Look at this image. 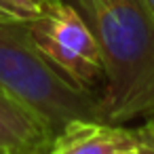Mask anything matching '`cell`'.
Returning a JSON list of instances; mask_svg holds the SVG:
<instances>
[{
  "label": "cell",
  "instance_id": "obj_1",
  "mask_svg": "<svg viewBox=\"0 0 154 154\" xmlns=\"http://www.w3.org/2000/svg\"><path fill=\"white\" fill-rule=\"evenodd\" d=\"M101 49L103 120L154 118V13L146 0H97L82 13Z\"/></svg>",
  "mask_w": 154,
  "mask_h": 154
},
{
  "label": "cell",
  "instance_id": "obj_2",
  "mask_svg": "<svg viewBox=\"0 0 154 154\" xmlns=\"http://www.w3.org/2000/svg\"><path fill=\"white\" fill-rule=\"evenodd\" d=\"M0 91L36 112L55 133L74 120H103L99 95L68 80L36 49L28 23L0 21Z\"/></svg>",
  "mask_w": 154,
  "mask_h": 154
},
{
  "label": "cell",
  "instance_id": "obj_3",
  "mask_svg": "<svg viewBox=\"0 0 154 154\" xmlns=\"http://www.w3.org/2000/svg\"><path fill=\"white\" fill-rule=\"evenodd\" d=\"M36 49L76 87L95 93L103 85V61L95 32L82 13L66 2L51 5L38 19L28 21Z\"/></svg>",
  "mask_w": 154,
  "mask_h": 154
},
{
  "label": "cell",
  "instance_id": "obj_4",
  "mask_svg": "<svg viewBox=\"0 0 154 154\" xmlns=\"http://www.w3.org/2000/svg\"><path fill=\"white\" fill-rule=\"evenodd\" d=\"M135 146V129L103 120H74L55 133L47 154H120Z\"/></svg>",
  "mask_w": 154,
  "mask_h": 154
},
{
  "label": "cell",
  "instance_id": "obj_5",
  "mask_svg": "<svg viewBox=\"0 0 154 154\" xmlns=\"http://www.w3.org/2000/svg\"><path fill=\"white\" fill-rule=\"evenodd\" d=\"M55 131L28 106L0 91V150L7 154H47Z\"/></svg>",
  "mask_w": 154,
  "mask_h": 154
},
{
  "label": "cell",
  "instance_id": "obj_6",
  "mask_svg": "<svg viewBox=\"0 0 154 154\" xmlns=\"http://www.w3.org/2000/svg\"><path fill=\"white\" fill-rule=\"evenodd\" d=\"M49 7L38 0H0V21L28 23L38 19Z\"/></svg>",
  "mask_w": 154,
  "mask_h": 154
},
{
  "label": "cell",
  "instance_id": "obj_7",
  "mask_svg": "<svg viewBox=\"0 0 154 154\" xmlns=\"http://www.w3.org/2000/svg\"><path fill=\"white\" fill-rule=\"evenodd\" d=\"M137 131V152L139 154H154V131L148 125H141Z\"/></svg>",
  "mask_w": 154,
  "mask_h": 154
},
{
  "label": "cell",
  "instance_id": "obj_8",
  "mask_svg": "<svg viewBox=\"0 0 154 154\" xmlns=\"http://www.w3.org/2000/svg\"><path fill=\"white\" fill-rule=\"evenodd\" d=\"M95 2H97V0H74V7H76L80 13H85V11H89Z\"/></svg>",
  "mask_w": 154,
  "mask_h": 154
},
{
  "label": "cell",
  "instance_id": "obj_9",
  "mask_svg": "<svg viewBox=\"0 0 154 154\" xmlns=\"http://www.w3.org/2000/svg\"><path fill=\"white\" fill-rule=\"evenodd\" d=\"M120 154H139V152H137V146H135V148H129V150H125Z\"/></svg>",
  "mask_w": 154,
  "mask_h": 154
},
{
  "label": "cell",
  "instance_id": "obj_10",
  "mask_svg": "<svg viewBox=\"0 0 154 154\" xmlns=\"http://www.w3.org/2000/svg\"><path fill=\"white\" fill-rule=\"evenodd\" d=\"M38 2H42V5H47V7H51V5L59 2V0H38Z\"/></svg>",
  "mask_w": 154,
  "mask_h": 154
},
{
  "label": "cell",
  "instance_id": "obj_11",
  "mask_svg": "<svg viewBox=\"0 0 154 154\" xmlns=\"http://www.w3.org/2000/svg\"><path fill=\"white\" fill-rule=\"evenodd\" d=\"M146 5H148V7L152 9V13H154V0H146Z\"/></svg>",
  "mask_w": 154,
  "mask_h": 154
},
{
  "label": "cell",
  "instance_id": "obj_12",
  "mask_svg": "<svg viewBox=\"0 0 154 154\" xmlns=\"http://www.w3.org/2000/svg\"><path fill=\"white\" fill-rule=\"evenodd\" d=\"M146 125H148V127H150V129H152V131H154V118H150V120H148V122H146Z\"/></svg>",
  "mask_w": 154,
  "mask_h": 154
},
{
  "label": "cell",
  "instance_id": "obj_13",
  "mask_svg": "<svg viewBox=\"0 0 154 154\" xmlns=\"http://www.w3.org/2000/svg\"><path fill=\"white\" fill-rule=\"evenodd\" d=\"M0 154H7V152H2V150H0Z\"/></svg>",
  "mask_w": 154,
  "mask_h": 154
}]
</instances>
